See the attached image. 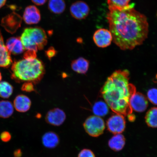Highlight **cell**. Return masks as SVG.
I'll return each mask as SVG.
<instances>
[{
	"mask_svg": "<svg viewBox=\"0 0 157 157\" xmlns=\"http://www.w3.org/2000/svg\"><path fill=\"white\" fill-rule=\"evenodd\" d=\"M107 18L113 42L121 50H133L142 44L148 36L147 17L133 8L111 10Z\"/></svg>",
	"mask_w": 157,
	"mask_h": 157,
	"instance_id": "obj_1",
	"label": "cell"
},
{
	"mask_svg": "<svg viewBox=\"0 0 157 157\" xmlns=\"http://www.w3.org/2000/svg\"><path fill=\"white\" fill-rule=\"evenodd\" d=\"M129 80L128 70L116 71L108 77L101 90L102 97L111 110L123 116L132 113L129 102L136 92V87Z\"/></svg>",
	"mask_w": 157,
	"mask_h": 157,
	"instance_id": "obj_2",
	"label": "cell"
},
{
	"mask_svg": "<svg viewBox=\"0 0 157 157\" xmlns=\"http://www.w3.org/2000/svg\"><path fill=\"white\" fill-rule=\"evenodd\" d=\"M11 77L17 82L38 83L42 78L45 72L44 63L36 58L25 59L15 61L11 67Z\"/></svg>",
	"mask_w": 157,
	"mask_h": 157,
	"instance_id": "obj_3",
	"label": "cell"
},
{
	"mask_svg": "<svg viewBox=\"0 0 157 157\" xmlns=\"http://www.w3.org/2000/svg\"><path fill=\"white\" fill-rule=\"evenodd\" d=\"M20 38L25 50L36 52L43 50L48 43L46 32L39 27L25 29Z\"/></svg>",
	"mask_w": 157,
	"mask_h": 157,
	"instance_id": "obj_4",
	"label": "cell"
},
{
	"mask_svg": "<svg viewBox=\"0 0 157 157\" xmlns=\"http://www.w3.org/2000/svg\"><path fill=\"white\" fill-rule=\"evenodd\" d=\"M83 127L87 134L93 137H98L102 134L105 128L103 120L95 115L88 117L84 121Z\"/></svg>",
	"mask_w": 157,
	"mask_h": 157,
	"instance_id": "obj_5",
	"label": "cell"
},
{
	"mask_svg": "<svg viewBox=\"0 0 157 157\" xmlns=\"http://www.w3.org/2000/svg\"><path fill=\"white\" fill-rule=\"evenodd\" d=\"M126 122L123 115H113L107 121L108 130L113 134H119L124 132L125 128Z\"/></svg>",
	"mask_w": 157,
	"mask_h": 157,
	"instance_id": "obj_6",
	"label": "cell"
},
{
	"mask_svg": "<svg viewBox=\"0 0 157 157\" xmlns=\"http://www.w3.org/2000/svg\"><path fill=\"white\" fill-rule=\"evenodd\" d=\"M93 40L100 48H105L111 44L113 40L112 35L109 30L101 29L96 31L93 35Z\"/></svg>",
	"mask_w": 157,
	"mask_h": 157,
	"instance_id": "obj_7",
	"label": "cell"
},
{
	"mask_svg": "<svg viewBox=\"0 0 157 157\" xmlns=\"http://www.w3.org/2000/svg\"><path fill=\"white\" fill-rule=\"evenodd\" d=\"M66 117V114L62 110L59 108H54L47 113L45 120L49 124L59 126L63 123Z\"/></svg>",
	"mask_w": 157,
	"mask_h": 157,
	"instance_id": "obj_8",
	"label": "cell"
},
{
	"mask_svg": "<svg viewBox=\"0 0 157 157\" xmlns=\"http://www.w3.org/2000/svg\"><path fill=\"white\" fill-rule=\"evenodd\" d=\"M90 11L89 6L81 1L72 4L70 8L71 14L74 18L78 20L85 19L89 14Z\"/></svg>",
	"mask_w": 157,
	"mask_h": 157,
	"instance_id": "obj_9",
	"label": "cell"
},
{
	"mask_svg": "<svg viewBox=\"0 0 157 157\" xmlns=\"http://www.w3.org/2000/svg\"><path fill=\"white\" fill-rule=\"evenodd\" d=\"M129 103L133 110L138 113L143 112L148 106L147 98L139 92H136L133 94L130 98Z\"/></svg>",
	"mask_w": 157,
	"mask_h": 157,
	"instance_id": "obj_10",
	"label": "cell"
},
{
	"mask_svg": "<svg viewBox=\"0 0 157 157\" xmlns=\"http://www.w3.org/2000/svg\"><path fill=\"white\" fill-rule=\"evenodd\" d=\"M23 20L27 24H36L40 21V11L34 6H29L25 9L23 15Z\"/></svg>",
	"mask_w": 157,
	"mask_h": 157,
	"instance_id": "obj_11",
	"label": "cell"
},
{
	"mask_svg": "<svg viewBox=\"0 0 157 157\" xmlns=\"http://www.w3.org/2000/svg\"><path fill=\"white\" fill-rule=\"evenodd\" d=\"M12 63L11 54L5 44L2 35L0 31V67H8Z\"/></svg>",
	"mask_w": 157,
	"mask_h": 157,
	"instance_id": "obj_12",
	"label": "cell"
},
{
	"mask_svg": "<svg viewBox=\"0 0 157 157\" xmlns=\"http://www.w3.org/2000/svg\"><path fill=\"white\" fill-rule=\"evenodd\" d=\"M6 46L10 53L14 55L21 54L25 50L21 38L18 37H12L8 39Z\"/></svg>",
	"mask_w": 157,
	"mask_h": 157,
	"instance_id": "obj_13",
	"label": "cell"
},
{
	"mask_svg": "<svg viewBox=\"0 0 157 157\" xmlns=\"http://www.w3.org/2000/svg\"><path fill=\"white\" fill-rule=\"evenodd\" d=\"M31 102L29 98L23 95H20L15 98L13 101V107L17 111L25 113L30 109Z\"/></svg>",
	"mask_w": 157,
	"mask_h": 157,
	"instance_id": "obj_14",
	"label": "cell"
},
{
	"mask_svg": "<svg viewBox=\"0 0 157 157\" xmlns=\"http://www.w3.org/2000/svg\"><path fill=\"white\" fill-rule=\"evenodd\" d=\"M42 142L43 145L46 148H54L58 146L59 143V138L56 133L50 131L43 135Z\"/></svg>",
	"mask_w": 157,
	"mask_h": 157,
	"instance_id": "obj_15",
	"label": "cell"
},
{
	"mask_svg": "<svg viewBox=\"0 0 157 157\" xmlns=\"http://www.w3.org/2000/svg\"><path fill=\"white\" fill-rule=\"evenodd\" d=\"M71 67L75 72L78 74H85L89 67V62L83 58H79L72 62Z\"/></svg>",
	"mask_w": 157,
	"mask_h": 157,
	"instance_id": "obj_16",
	"label": "cell"
},
{
	"mask_svg": "<svg viewBox=\"0 0 157 157\" xmlns=\"http://www.w3.org/2000/svg\"><path fill=\"white\" fill-rule=\"evenodd\" d=\"M109 10H125L133 8L134 4H129L131 0H107Z\"/></svg>",
	"mask_w": 157,
	"mask_h": 157,
	"instance_id": "obj_17",
	"label": "cell"
},
{
	"mask_svg": "<svg viewBox=\"0 0 157 157\" xmlns=\"http://www.w3.org/2000/svg\"><path fill=\"white\" fill-rule=\"evenodd\" d=\"M125 143L124 136L119 133L116 134L110 139L109 142V146L112 150L115 151H119L123 148Z\"/></svg>",
	"mask_w": 157,
	"mask_h": 157,
	"instance_id": "obj_18",
	"label": "cell"
},
{
	"mask_svg": "<svg viewBox=\"0 0 157 157\" xmlns=\"http://www.w3.org/2000/svg\"><path fill=\"white\" fill-rule=\"evenodd\" d=\"M13 105L10 101H0V117L7 118L13 115Z\"/></svg>",
	"mask_w": 157,
	"mask_h": 157,
	"instance_id": "obj_19",
	"label": "cell"
},
{
	"mask_svg": "<svg viewBox=\"0 0 157 157\" xmlns=\"http://www.w3.org/2000/svg\"><path fill=\"white\" fill-rule=\"evenodd\" d=\"M48 9L55 14H61L66 9V4L64 0H50L48 4Z\"/></svg>",
	"mask_w": 157,
	"mask_h": 157,
	"instance_id": "obj_20",
	"label": "cell"
},
{
	"mask_svg": "<svg viewBox=\"0 0 157 157\" xmlns=\"http://www.w3.org/2000/svg\"><path fill=\"white\" fill-rule=\"evenodd\" d=\"M93 111L94 114L97 116H105L109 113V106L105 102L102 101H98L94 104Z\"/></svg>",
	"mask_w": 157,
	"mask_h": 157,
	"instance_id": "obj_21",
	"label": "cell"
},
{
	"mask_svg": "<svg viewBox=\"0 0 157 157\" xmlns=\"http://www.w3.org/2000/svg\"><path fill=\"white\" fill-rule=\"evenodd\" d=\"M145 119L148 126L153 128H157V107H152L149 109Z\"/></svg>",
	"mask_w": 157,
	"mask_h": 157,
	"instance_id": "obj_22",
	"label": "cell"
},
{
	"mask_svg": "<svg viewBox=\"0 0 157 157\" xmlns=\"http://www.w3.org/2000/svg\"><path fill=\"white\" fill-rule=\"evenodd\" d=\"M13 87L8 82L6 81L0 82V97L7 99L13 94Z\"/></svg>",
	"mask_w": 157,
	"mask_h": 157,
	"instance_id": "obj_23",
	"label": "cell"
},
{
	"mask_svg": "<svg viewBox=\"0 0 157 157\" xmlns=\"http://www.w3.org/2000/svg\"><path fill=\"white\" fill-rule=\"evenodd\" d=\"M147 97L149 101L155 105H157V89L152 88L147 92Z\"/></svg>",
	"mask_w": 157,
	"mask_h": 157,
	"instance_id": "obj_24",
	"label": "cell"
},
{
	"mask_svg": "<svg viewBox=\"0 0 157 157\" xmlns=\"http://www.w3.org/2000/svg\"><path fill=\"white\" fill-rule=\"evenodd\" d=\"M36 52L34 50H27L23 55V58L25 59L32 60L36 58Z\"/></svg>",
	"mask_w": 157,
	"mask_h": 157,
	"instance_id": "obj_25",
	"label": "cell"
},
{
	"mask_svg": "<svg viewBox=\"0 0 157 157\" xmlns=\"http://www.w3.org/2000/svg\"><path fill=\"white\" fill-rule=\"evenodd\" d=\"M78 157H95V156L91 150L84 149L78 154Z\"/></svg>",
	"mask_w": 157,
	"mask_h": 157,
	"instance_id": "obj_26",
	"label": "cell"
},
{
	"mask_svg": "<svg viewBox=\"0 0 157 157\" xmlns=\"http://www.w3.org/2000/svg\"><path fill=\"white\" fill-rule=\"evenodd\" d=\"M23 91L31 92L34 91V88L33 83L31 82H26L23 84L21 88Z\"/></svg>",
	"mask_w": 157,
	"mask_h": 157,
	"instance_id": "obj_27",
	"label": "cell"
},
{
	"mask_svg": "<svg viewBox=\"0 0 157 157\" xmlns=\"http://www.w3.org/2000/svg\"><path fill=\"white\" fill-rule=\"evenodd\" d=\"M57 52L53 47H50L46 52V54L47 57L49 59H51L54 57L56 56Z\"/></svg>",
	"mask_w": 157,
	"mask_h": 157,
	"instance_id": "obj_28",
	"label": "cell"
},
{
	"mask_svg": "<svg viewBox=\"0 0 157 157\" xmlns=\"http://www.w3.org/2000/svg\"><path fill=\"white\" fill-rule=\"evenodd\" d=\"M11 135L7 131H5L2 133L0 135V138L4 142H8L11 139Z\"/></svg>",
	"mask_w": 157,
	"mask_h": 157,
	"instance_id": "obj_29",
	"label": "cell"
},
{
	"mask_svg": "<svg viewBox=\"0 0 157 157\" xmlns=\"http://www.w3.org/2000/svg\"><path fill=\"white\" fill-rule=\"evenodd\" d=\"M35 4L38 6H41L44 4L47 0H31Z\"/></svg>",
	"mask_w": 157,
	"mask_h": 157,
	"instance_id": "obj_30",
	"label": "cell"
},
{
	"mask_svg": "<svg viewBox=\"0 0 157 157\" xmlns=\"http://www.w3.org/2000/svg\"><path fill=\"white\" fill-rule=\"evenodd\" d=\"M128 120L130 122H134L136 119V116L134 114L131 113L130 114L128 115Z\"/></svg>",
	"mask_w": 157,
	"mask_h": 157,
	"instance_id": "obj_31",
	"label": "cell"
},
{
	"mask_svg": "<svg viewBox=\"0 0 157 157\" xmlns=\"http://www.w3.org/2000/svg\"><path fill=\"white\" fill-rule=\"evenodd\" d=\"M6 1L7 0H0V9L5 5Z\"/></svg>",
	"mask_w": 157,
	"mask_h": 157,
	"instance_id": "obj_32",
	"label": "cell"
},
{
	"mask_svg": "<svg viewBox=\"0 0 157 157\" xmlns=\"http://www.w3.org/2000/svg\"><path fill=\"white\" fill-rule=\"evenodd\" d=\"M21 151L20 150H17V151H15V152L14 153L15 156V157H19V156H21Z\"/></svg>",
	"mask_w": 157,
	"mask_h": 157,
	"instance_id": "obj_33",
	"label": "cell"
},
{
	"mask_svg": "<svg viewBox=\"0 0 157 157\" xmlns=\"http://www.w3.org/2000/svg\"><path fill=\"white\" fill-rule=\"evenodd\" d=\"M2 79V76L1 72H0V82H1Z\"/></svg>",
	"mask_w": 157,
	"mask_h": 157,
	"instance_id": "obj_34",
	"label": "cell"
},
{
	"mask_svg": "<svg viewBox=\"0 0 157 157\" xmlns=\"http://www.w3.org/2000/svg\"><path fill=\"white\" fill-rule=\"evenodd\" d=\"M156 80H156V82H157V75H156Z\"/></svg>",
	"mask_w": 157,
	"mask_h": 157,
	"instance_id": "obj_35",
	"label": "cell"
}]
</instances>
